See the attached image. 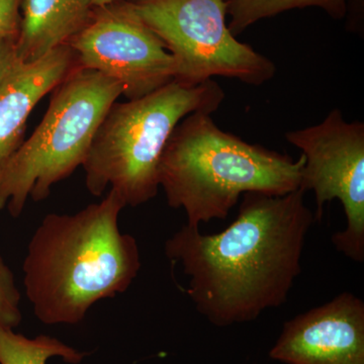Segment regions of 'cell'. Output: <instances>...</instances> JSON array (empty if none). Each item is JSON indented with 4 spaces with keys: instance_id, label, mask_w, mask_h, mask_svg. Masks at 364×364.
<instances>
[{
    "instance_id": "6da1fadb",
    "label": "cell",
    "mask_w": 364,
    "mask_h": 364,
    "mask_svg": "<svg viewBox=\"0 0 364 364\" xmlns=\"http://www.w3.org/2000/svg\"><path fill=\"white\" fill-rule=\"evenodd\" d=\"M305 195L301 188L244 193L236 219L221 233L186 224L165 242L167 258L189 277L186 294L210 324L252 322L286 303L316 221Z\"/></svg>"
},
{
    "instance_id": "7a4b0ae2",
    "label": "cell",
    "mask_w": 364,
    "mask_h": 364,
    "mask_svg": "<svg viewBox=\"0 0 364 364\" xmlns=\"http://www.w3.org/2000/svg\"><path fill=\"white\" fill-rule=\"evenodd\" d=\"M124 207L109 189L75 215H46L23 265L26 296L41 322L78 324L97 301L130 287L141 258L136 239L119 231Z\"/></svg>"
},
{
    "instance_id": "3957f363",
    "label": "cell",
    "mask_w": 364,
    "mask_h": 364,
    "mask_svg": "<svg viewBox=\"0 0 364 364\" xmlns=\"http://www.w3.org/2000/svg\"><path fill=\"white\" fill-rule=\"evenodd\" d=\"M305 158L223 131L212 114L196 112L177 124L159 164L167 203L183 208L188 225L225 220L246 193L284 196L301 186Z\"/></svg>"
},
{
    "instance_id": "277c9868",
    "label": "cell",
    "mask_w": 364,
    "mask_h": 364,
    "mask_svg": "<svg viewBox=\"0 0 364 364\" xmlns=\"http://www.w3.org/2000/svg\"><path fill=\"white\" fill-rule=\"evenodd\" d=\"M224 98L210 79L196 86L174 80L145 97L114 102L83 162L86 188L100 196L111 186L126 207L153 200L160 188V160L177 124L193 112L212 114Z\"/></svg>"
},
{
    "instance_id": "5b68a950",
    "label": "cell",
    "mask_w": 364,
    "mask_h": 364,
    "mask_svg": "<svg viewBox=\"0 0 364 364\" xmlns=\"http://www.w3.org/2000/svg\"><path fill=\"white\" fill-rule=\"evenodd\" d=\"M42 122L0 173V210L20 217L28 198L44 200L57 182L82 166L98 127L123 87L76 67L56 88Z\"/></svg>"
},
{
    "instance_id": "8992f818",
    "label": "cell",
    "mask_w": 364,
    "mask_h": 364,
    "mask_svg": "<svg viewBox=\"0 0 364 364\" xmlns=\"http://www.w3.org/2000/svg\"><path fill=\"white\" fill-rule=\"evenodd\" d=\"M136 16L176 62L177 82L202 85L215 76L249 85L274 77L272 60L239 42L227 23L226 0H133Z\"/></svg>"
},
{
    "instance_id": "52a82bcc",
    "label": "cell",
    "mask_w": 364,
    "mask_h": 364,
    "mask_svg": "<svg viewBox=\"0 0 364 364\" xmlns=\"http://www.w3.org/2000/svg\"><path fill=\"white\" fill-rule=\"evenodd\" d=\"M286 140L305 158L299 188L315 193L316 220L322 219L326 203L338 200L347 226L333 235V245L349 259L363 262L364 124L346 121L335 109L320 124L287 132Z\"/></svg>"
},
{
    "instance_id": "ba28073f",
    "label": "cell",
    "mask_w": 364,
    "mask_h": 364,
    "mask_svg": "<svg viewBox=\"0 0 364 364\" xmlns=\"http://www.w3.org/2000/svg\"><path fill=\"white\" fill-rule=\"evenodd\" d=\"M76 65L117 81L128 100L176 79V62L162 41L132 9L130 1L95 7L90 23L68 44Z\"/></svg>"
},
{
    "instance_id": "9c48e42d",
    "label": "cell",
    "mask_w": 364,
    "mask_h": 364,
    "mask_svg": "<svg viewBox=\"0 0 364 364\" xmlns=\"http://www.w3.org/2000/svg\"><path fill=\"white\" fill-rule=\"evenodd\" d=\"M286 364H364V303L343 291L284 323L269 351Z\"/></svg>"
},
{
    "instance_id": "30bf717a",
    "label": "cell",
    "mask_w": 364,
    "mask_h": 364,
    "mask_svg": "<svg viewBox=\"0 0 364 364\" xmlns=\"http://www.w3.org/2000/svg\"><path fill=\"white\" fill-rule=\"evenodd\" d=\"M76 67L73 52L64 45L33 63H21L0 85V173L23 143L36 105Z\"/></svg>"
},
{
    "instance_id": "8fae6325",
    "label": "cell",
    "mask_w": 364,
    "mask_h": 364,
    "mask_svg": "<svg viewBox=\"0 0 364 364\" xmlns=\"http://www.w3.org/2000/svg\"><path fill=\"white\" fill-rule=\"evenodd\" d=\"M16 38L21 63H33L67 45L88 23L95 7L88 0H23Z\"/></svg>"
},
{
    "instance_id": "7c38bea8",
    "label": "cell",
    "mask_w": 364,
    "mask_h": 364,
    "mask_svg": "<svg viewBox=\"0 0 364 364\" xmlns=\"http://www.w3.org/2000/svg\"><path fill=\"white\" fill-rule=\"evenodd\" d=\"M61 358L67 363L79 364L85 353L47 335L30 339L11 328H0V364H46Z\"/></svg>"
},
{
    "instance_id": "4fadbf2b",
    "label": "cell",
    "mask_w": 364,
    "mask_h": 364,
    "mask_svg": "<svg viewBox=\"0 0 364 364\" xmlns=\"http://www.w3.org/2000/svg\"><path fill=\"white\" fill-rule=\"evenodd\" d=\"M228 23L235 37L264 18H272L284 11L306 7H318L335 18L346 14L347 0H226Z\"/></svg>"
},
{
    "instance_id": "5bb4252c",
    "label": "cell",
    "mask_w": 364,
    "mask_h": 364,
    "mask_svg": "<svg viewBox=\"0 0 364 364\" xmlns=\"http://www.w3.org/2000/svg\"><path fill=\"white\" fill-rule=\"evenodd\" d=\"M21 299L14 273L0 256V328L14 329L21 324Z\"/></svg>"
},
{
    "instance_id": "9a60e30c",
    "label": "cell",
    "mask_w": 364,
    "mask_h": 364,
    "mask_svg": "<svg viewBox=\"0 0 364 364\" xmlns=\"http://www.w3.org/2000/svg\"><path fill=\"white\" fill-rule=\"evenodd\" d=\"M23 0H0V36L18 38L20 32V7Z\"/></svg>"
},
{
    "instance_id": "2e32d148",
    "label": "cell",
    "mask_w": 364,
    "mask_h": 364,
    "mask_svg": "<svg viewBox=\"0 0 364 364\" xmlns=\"http://www.w3.org/2000/svg\"><path fill=\"white\" fill-rule=\"evenodd\" d=\"M16 39L0 36V85L21 62L16 53Z\"/></svg>"
},
{
    "instance_id": "e0dca14e",
    "label": "cell",
    "mask_w": 364,
    "mask_h": 364,
    "mask_svg": "<svg viewBox=\"0 0 364 364\" xmlns=\"http://www.w3.org/2000/svg\"><path fill=\"white\" fill-rule=\"evenodd\" d=\"M88 1L93 7H102L114 4V2L119 1V0H88Z\"/></svg>"
}]
</instances>
